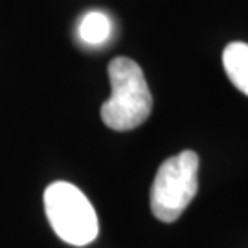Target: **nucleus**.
<instances>
[{
    "mask_svg": "<svg viewBox=\"0 0 248 248\" xmlns=\"http://www.w3.org/2000/svg\"><path fill=\"white\" fill-rule=\"evenodd\" d=\"M110 98L101 105V120L112 131H131L149 118L153 96L140 64L129 57H116L108 64Z\"/></svg>",
    "mask_w": 248,
    "mask_h": 248,
    "instance_id": "nucleus-1",
    "label": "nucleus"
},
{
    "mask_svg": "<svg viewBox=\"0 0 248 248\" xmlns=\"http://www.w3.org/2000/svg\"><path fill=\"white\" fill-rule=\"evenodd\" d=\"M222 66L233 87L248 96V45L230 43L222 52Z\"/></svg>",
    "mask_w": 248,
    "mask_h": 248,
    "instance_id": "nucleus-4",
    "label": "nucleus"
},
{
    "mask_svg": "<svg viewBox=\"0 0 248 248\" xmlns=\"http://www.w3.org/2000/svg\"><path fill=\"white\" fill-rule=\"evenodd\" d=\"M199 189V156L182 151L164 160L151 186V210L162 222H175L186 212Z\"/></svg>",
    "mask_w": 248,
    "mask_h": 248,
    "instance_id": "nucleus-2",
    "label": "nucleus"
},
{
    "mask_svg": "<svg viewBox=\"0 0 248 248\" xmlns=\"http://www.w3.org/2000/svg\"><path fill=\"white\" fill-rule=\"evenodd\" d=\"M112 20L103 11H89L81 18L78 35L81 43L89 46H101L112 35Z\"/></svg>",
    "mask_w": 248,
    "mask_h": 248,
    "instance_id": "nucleus-5",
    "label": "nucleus"
},
{
    "mask_svg": "<svg viewBox=\"0 0 248 248\" xmlns=\"http://www.w3.org/2000/svg\"><path fill=\"white\" fill-rule=\"evenodd\" d=\"M45 212L57 237L85 247L98 237L99 224L87 195L70 182H53L45 189Z\"/></svg>",
    "mask_w": 248,
    "mask_h": 248,
    "instance_id": "nucleus-3",
    "label": "nucleus"
}]
</instances>
